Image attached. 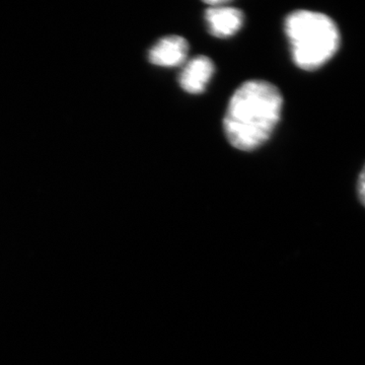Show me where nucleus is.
Wrapping results in <instances>:
<instances>
[{
    "mask_svg": "<svg viewBox=\"0 0 365 365\" xmlns=\"http://www.w3.org/2000/svg\"><path fill=\"white\" fill-rule=\"evenodd\" d=\"M283 98L279 90L265 81H249L235 91L223 128L237 150L252 151L270 138L279 122Z\"/></svg>",
    "mask_w": 365,
    "mask_h": 365,
    "instance_id": "f257e3e1",
    "label": "nucleus"
},
{
    "mask_svg": "<svg viewBox=\"0 0 365 365\" xmlns=\"http://www.w3.org/2000/svg\"><path fill=\"white\" fill-rule=\"evenodd\" d=\"M285 32L295 66L302 71L321 68L340 48L339 29L327 14L304 9L295 11L285 20Z\"/></svg>",
    "mask_w": 365,
    "mask_h": 365,
    "instance_id": "f03ea898",
    "label": "nucleus"
},
{
    "mask_svg": "<svg viewBox=\"0 0 365 365\" xmlns=\"http://www.w3.org/2000/svg\"><path fill=\"white\" fill-rule=\"evenodd\" d=\"M189 45L181 36H167L158 41L148 53L150 63L163 67L181 66L188 55Z\"/></svg>",
    "mask_w": 365,
    "mask_h": 365,
    "instance_id": "7ed1b4c3",
    "label": "nucleus"
},
{
    "mask_svg": "<svg viewBox=\"0 0 365 365\" xmlns=\"http://www.w3.org/2000/svg\"><path fill=\"white\" fill-rule=\"evenodd\" d=\"M215 73V64L207 56H197L190 60L179 76L181 88L191 95H199L205 91Z\"/></svg>",
    "mask_w": 365,
    "mask_h": 365,
    "instance_id": "20e7f679",
    "label": "nucleus"
},
{
    "mask_svg": "<svg viewBox=\"0 0 365 365\" xmlns=\"http://www.w3.org/2000/svg\"><path fill=\"white\" fill-rule=\"evenodd\" d=\"M209 31L216 38L232 37L244 24V14L240 9L225 6L208 7L205 13Z\"/></svg>",
    "mask_w": 365,
    "mask_h": 365,
    "instance_id": "39448f33",
    "label": "nucleus"
},
{
    "mask_svg": "<svg viewBox=\"0 0 365 365\" xmlns=\"http://www.w3.org/2000/svg\"><path fill=\"white\" fill-rule=\"evenodd\" d=\"M357 195H359L360 202L365 207V165L360 172L359 181H357Z\"/></svg>",
    "mask_w": 365,
    "mask_h": 365,
    "instance_id": "423d86ee",
    "label": "nucleus"
}]
</instances>
